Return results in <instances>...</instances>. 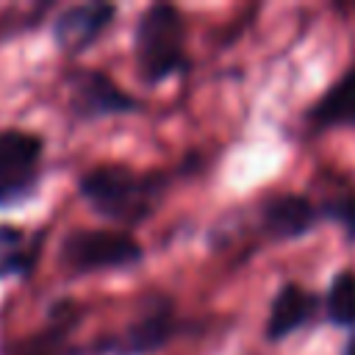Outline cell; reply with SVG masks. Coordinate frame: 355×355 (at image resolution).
Listing matches in <instances>:
<instances>
[{"label":"cell","instance_id":"cell-1","mask_svg":"<svg viewBox=\"0 0 355 355\" xmlns=\"http://www.w3.org/2000/svg\"><path fill=\"white\" fill-rule=\"evenodd\" d=\"M164 191V180L155 175H139L128 166H97L83 175V200L105 219L136 225L153 214Z\"/></svg>","mask_w":355,"mask_h":355},{"label":"cell","instance_id":"cell-2","mask_svg":"<svg viewBox=\"0 0 355 355\" xmlns=\"http://www.w3.org/2000/svg\"><path fill=\"white\" fill-rule=\"evenodd\" d=\"M183 42H186V22L178 14V8L164 3L147 8V14H141L136 28V61L141 78L158 83L175 75L186 64Z\"/></svg>","mask_w":355,"mask_h":355},{"label":"cell","instance_id":"cell-3","mask_svg":"<svg viewBox=\"0 0 355 355\" xmlns=\"http://www.w3.org/2000/svg\"><path fill=\"white\" fill-rule=\"evenodd\" d=\"M141 258V247L122 230H75L61 244V261L72 272L125 269Z\"/></svg>","mask_w":355,"mask_h":355},{"label":"cell","instance_id":"cell-4","mask_svg":"<svg viewBox=\"0 0 355 355\" xmlns=\"http://www.w3.org/2000/svg\"><path fill=\"white\" fill-rule=\"evenodd\" d=\"M42 141L22 130H0V202L25 197L36 178Z\"/></svg>","mask_w":355,"mask_h":355},{"label":"cell","instance_id":"cell-5","mask_svg":"<svg viewBox=\"0 0 355 355\" xmlns=\"http://www.w3.org/2000/svg\"><path fill=\"white\" fill-rule=\"evenodd\" d=\"M72 105L80 116H103V114H125L136 108V103L103 72H80L72 86Z\"/></svg>","mask_w":355,"mask_h":355},{"label":"cell","instance_id":"cell-6","mask_svg":"<svg viewBox=\"0 0 355 355\" xmlns=\"http://www.w3.org/2000/svg\"><path fill=\"white\" fill-rule=\"evenodd\" d=\"M114 17V6L105 3H83V6H72L67 8L58 19H55V42L69 50L78 53L83 47H89L111 22Z\"/></svg>","mask_w":355,"mask_h":355},{"label":"cell","instance_id":"cell-7","mask_svg":"<svg viewBox=\"0 0 355 355\" xmlns=\"http://www.w3.org/2000/svg\"><path fill=\"white\" fill-rule=\"evenodd\" d=\"M172 336V313L166 305H158L147 313H141L114 344L116 355H150L166 344Z\"/></svg>","mask_w":355,"mask_h":355},{"label":"cell","instance_id":"cell-8","mask_svg":"<svg viewBox=\"0 0 355 355\" xmlns=\"http://www.w3.org/2000/svg\"><path fill=\"white\" fill-rule=\"evenodd\" d=\"M316 222V208L300 194H283L263 205V227L277 239H297Z\"/></svg>","mask_w":355,"mask_h":355},{"label":"cell","instance_id":"cell-9","mask_svg":"<svg viewBox=\"0 0 355 355\" xmlns=\"http://www.w3.org/2000/svg\"><path fill=\"white\" fill-rule=\"evenodd\" d=\"M311 311H313V297H311L305 288H300V286H294V283L283 286L280 294H277L275 302H272L269 322H266V336H269L272 341L286 338L294 327H300V324L311 316Z\"/></svg>","mask_w":355,"mask_h":355},{"label":"cell","instance_id":"cell-10","mask_svg":"<svg viewBox=\"0 0 355 355\" xmlns=\"http://www.w3.org/2000/svg\"><path fill=\"white\" fill-rule=\"evenodd\" d=\"M311 119L316 125H355V69L327 89V94L313 105Z\"/></svg>","mask_w":355,"mask_h":355},{"label":"cell","instance_id":"cell-11","mask_svg":"<svg viewBox=\"0 0 355 355\" xmlns=\"http://www.w3.org/2000/svg\"><path fill=\"white\" fill-rule=\"evenodd\" d=\"M327 316L336 324H355V275L338 272L327 291Z\"/></svg>","mask_w":355,"mask_h":355},{"label":"cell","instance_id":"cell-12","mask_svg":"<svg viewBox=\"0 0 355 355\" xmlns=\"http://www.w3.org/2000/svg\"><path fill=\"white\" fill-rule=\"evenodd\" d=\"M22 236L11 227H0V275H8L14 269H22Z\"/></svg>","mask_w":355,"mask_h":355},{"label":"cell","instance_id":"cell-13","mask_svg":"<svg viewBox=\"0 0 355 355\" xmlns=\"http://www.w3.org/2000/svg\"><path fill=\"white\" fill-rule=\"evenodd\" d=\"M61 338H64L61 330H47L44 336H36V338L19 344L14 349V355H64Z\"/></svg>","mask_w":355,"mask_h":355},{"label":"cell","instance_id":"cell-14","mask_svg":"<svg viewBox=\"0 0 355 355\" xmlns=\"http://www.w3.org/2000/svg\"><path fill=\"white\" fill-rule=\"evenodd\" d=\"M330 214L347 227L349 239H355V200H341L336 208H330Z\"/></svg>","mask_w":355,"mask_h":355},{"label":"cell","instance_id":"cell-15","mask_svg":"<svg viewBox=\"0 0 355 355\" xmlns=\"http://www.w3.org/2000/svg\"><path fill=\"white\" fill-rule=\"evenodd\" d=\"M344 355H355V336L347 341V347H344Z\"/></svg>","mask_w":355,"mask_h":355}]
</instances>
